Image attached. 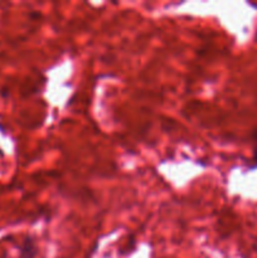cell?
Here are the masks:
<instances>
[{
    "label": "cell",
    "mask_w": 257,
    "mask_h": 258,
    "mask_svg": "<svg viewBox=\"0 0 257 258\" xmlns=\"http://www.w3.org/2000/svg\"><path fill=\"white\" fill-rule=\"evenodd\" d=\"M252 144H253V149H252L251 168H257V130H254L252 134Z\"/></svg>",
    "instance_id": "cell-1"
}]
</instances>
